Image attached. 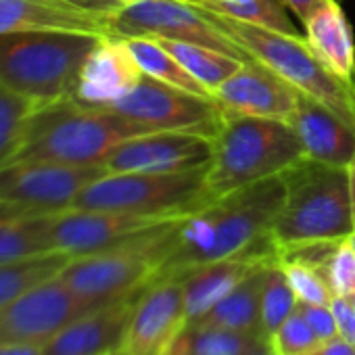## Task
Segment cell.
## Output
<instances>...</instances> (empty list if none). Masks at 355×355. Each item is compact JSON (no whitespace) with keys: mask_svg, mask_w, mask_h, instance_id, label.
I'll list each match as a JSON object with an SVG mask.
<instances>
[{"mask_svg":"<svg viewBox=\"0 0 355 355\" xmlns=\"http://www.w3.org/2000/svg\"><path fill=\"white\" fill-rule=\"evenodd\" d=\"M282 199L284 175H278L182 218L175 226L171 253L155 280L182 278L201 266L236 255H276L270 230Z\"/></svg>","mask_w":355,"mask_h":355,"instance_id":"1","label":"cell"},{"mask_svg":"<svg viewBox=\"0 0 355 355\" xmlns=\"http://www.w3.org/2000/svg\"><path fill=\"white\" fill-rule=\"evenodd\" d=\"M353 230L347 167L303 159L284 173V199L270 230L278 259L305 247L343 243Z\"/></svg>","mask_w":355,"mask_h":355,"instance_id":"2","label":"cell"},{"mask_svg":"<svg viewBox=\"0 0 355 355\" xmlns=\"http://www.w3.org/2000/svg\"><path fill=\"white\" fill-rule=\"evenodd\" d=\"M305 159L288 121L224 115L214 136V157L205 169L207 203L284 175Z\"/></svg>","mask_w":355,"mask_h":355,"instance_id":"3","label":"cell"},{"mask_svg":"<svg viewBox=\"0 0 355 355\" xmlns=\"http://www.w3.org/2000/svg\"><path fill=\"white\" fill-rule=\"evenodd\" d=\"M150 132L159 130L113 109L86 107L73 98L61 101L36 109L13 161L103 165L117 144Z\"/></svg>","mask_w":355,"mask_h":355,"instance_id":"4","label":"cell"},{"mask_svg":"<svg viewBox=\"0 0 355 355\" xmlns=\"http://www.w3.org/2000/svg\"><path fill=\"white\" fill-rule=\"evenodd\" d=\"M105 36L28 32L0 36V82L36 105L71 101L88 55Z\"/></svg>","mask_w":355,"mask_h":355,"instance_id":"5","label":"cell"},{"mask_svg":"<svg viewBox=\"0 0 355 355\" xmlns=\"http://www.w3.org/2000/svg\"><path fill=\"white\" fill-rule=\"evenodd\" d=\"M207 15L253 61L284 78L301 94L318 101L355 130V82H345L328 71L313 55L305 38L280 34L224 15Z\"/></svg>","mask_w":355,"mask_h":355,"instance_id":"6","label":"cell"},{"mask_svg":"<svg viewBox=\"0 0 355 355\" xmlns=\"http://www.w3.org/2000/svg\"><path fill=\"white\" fill-rule=\"evenodd\" d=\"M180 220L146 230L107 251L71 257L59 278L76 295L98 305L138 295L157 278L169 257Z\"/></svg>","mask_w":355,"mask_h":355,"instance_id":"7","label":"cell"},{"mask_svg":"<svg viewBox=\"0 0 355 355\" xmlns=\"http://www.w3.org/2000/svg\"><path fill=\"white\" fill-rule=\"evenodd\" d=\"M205 169L180 173H105L73 201L76 209L119 211L155 218H184L209 205L203 195Z\"/></svg>","mask_w":355,"mask_h":355,"instance_id":"8","label":"cell"},{"mask_svg":"<svg viewBox=\"0 0 355 355\" xmlns=\"http://www.w3.org/2000/svg\"><path fill=\"white\" fill-rule=\"evenodd\" d=\"M109 38H155L207 46L245 63L253 61L211 17L189 0H130L107 19Z\"/></svg>","mask_w":355,"mask_h":355,"instance_id":"9","label":"cell"},{"mask_svg":"<svg viewBox=\"0 0 355 355\" xmlns=\"http://www.w3.org/2000/svg\"><path fill=\"white\" fill-rule=\"evenodd\" d=\"M105 173L103 165L13 161L0 167V207L53 216L71 209L76 197Z\"/></svg>","mask_w":355,"mask_h":355,"instance_id":"10","label":"cell"},{"mask_svg":"<svg viewBox=\"0 0 355 355\" xmlns=\"http://www.w3.org/2000/svg\"><path fill=\"white\" fill-rule=\"evenodd\" d=\"M113 111L159 132H187L207 138H214L224 121V113L211 96L167 86L144 73Z\"/></svg>","mask_w":355,"mask_h":355,"instance_id":"11","label":"cell"},{"mask_svg":"<svg viewBox=\"0 0 355 355\" xmlns=\"http://www.w3.org/2000/svg\"><path fill=\"white\" fill-rule=\"evenodd\" d=\"M98 307L55 276L0 309V343L44 347L69 322Z\"/></svg>","mask_w":355,"mask_h":355,"instance_id":"12","label":"cell"},{"mask_svg":"<svg viewBox=\"0 0 355 355\" xmlns=\"http://www.w3.org/2000/svg\"><path fill=\"white\" fill-rule=\"evenodd\" d=\"M187 218V216H184ZM180 218H155L119 211L96 209H65L53 214L51 236L53 247L69 257H82L117 247L138 234Z\"/></svg>","mask_w":355,"mask_h":355,"instance_id":"13","label":"cell"},{"mask_svg":"<svg viewBox=\"0 0 355 355\" xmlns=\"http://www.w3.org/2000/svg\"><path fill=\"white\" fill-rule=\"evenodd\" d=\"M214 157V138L187 132H150L117 144L103 167L107 173H180L207 167Z\"/></svg>","mask_w":355,"mask_h":355,"instance_id":"14","label":"cell"},{"mask_svg":"<svg viewBox=\"0 0 355 355\" xmlns=\"http://www.w3.org/2000/svg\"><path fill=\"white\" fill-rule=\"evenodd\" d=\"M184 328L187 309L182 280H153L136 299L123 349L128 355H165Z\"/></svg>","mask_w":355,"mask_h":355,"instance_id":"15","label":"cell"},{"mask_svg":"<svg viewBox=\"0 0 355 355\" xmlns=\"http://www.w3.org/2000/svg\"><path fill=\"white\" fill-rule=\"evenodd\" d=\"M214 101L224 115L288 121L299 90L266 65L249 61L214 92Z\"/></svg>","mask_w":355,"mask_h":355,"instance_id":"16","label":"cell"},{"mask_svg":"<svg viewBox=\"0 0 355 355\" xmlns=\"http://www.w3.org/2000/svg\"><path fill=\"white\" fill-rule=\"evenodd\" d=\"M142 71L119 38H101L88 55L73 101L86 107L113 109L140 82Z\"/></svg>","mask_w":355,"mask_h":355,"instance_id":"17","label":"cell"},{"mask_svg":"<svg viewBox=\"0 0 355 355\" xmlns=\"http://www.w3.org/2000/svg\"><path fill=\"white\" fill-rule=\"evenodd\" d=\"M138 295L113 301L69 322L42 347L44 355H109L121 349Z\"/></svg>","mask_w":355,"mask_h":355,"instance_id":"18","label":"cell"},{"mask_svg":"<svg viewBox=\"0 0 355 355\" xmlns=\"http://www.w3.org/2000/svg\"><path fill=\"white\" fill-rule=\"evenodd\" d=\"M288 123L303 146L305 159L334 167H349L355 155V130L330 109L299 92L297 109Z\"/></svg>","mask_w":355,"mask_h":355,"instance_id":"19","label":"cell"},{"mask_svg":"<svg viewBox=\"0 0 355 355\" xmlns=\"http://www.w3.org/2000/svg\"><path fill=\"white\" fill-rule=\"evenodd\" d=\"M107 19L61 0H0V36L28 32H80L109 38Z\"/></svg>","mask_w":355,"mask_h":355,"instance_id":"20","label":"cell"},{"mask_svg":"<svg viewBox=\"0 0 355 355\" xmlns=\"http://www.w3.org/2000/svg\"><path fill=\"white\" fill-rule=\"evenodd\" d=\"M274 261H278V257L270 253H247V255H236V257L201 266L189 272L187 276H182L180 280L184 286L187 326L201 320L214 305H218L228 293H232L251 272Z\"/></svg>","mask_w":355,"mask_h":355,"instance_id":"21","label":"cell"},{"mask_svg":"<svg viewBox=\"0 0 355 355\" xmlns=\"http://www.w3.org/2000/svg\"><path fill=\"white\" fill-rule=\"evenodd\" d=\"M305 42L320 63L345 82H355V40L336 0H318L303 19Z\"/></svg>","mask_w":355,"mask_h":355,"instance_id":"22","label":"cell"},{"mask_svg":"<svg viewBox=\"0 0 355 355\" xmlns=\"http://www.w3.org/2000/svg\"><path fill=\"white\" fill-rule=\"evenodd\" d=\"M272 263H266L251 272L232 293H228L218 305H214L201 320L189 326L224 328L261 338V291L266 272Z\"/></svg>","mask_w":355,"mask_h":355,"instance_id":"23","label":"cell"},{"mask_svg":"<svg viewBox=\"0 0 355 355\" xmlns=\"http://www.w3.org/2000/svg\"><path fill=\"white\" fill-rule=\"evenodd\" d=\"M51 220L46 214H24L0 207V266L46 253H59L53 247Z\"/></svg>","mask_w":355,"mask_h":355,"instance_id":"24","label":"cell"},{"mask_svg":"<svg viewBox=\"0 0 355 355\" xmlns=\"http://www.w3.org/2000/svg\"><path fill=\"white\" fill-rule=\"evenodd\" d=\"M157 42L165 51H169L178 59V63H180L203 88H207L211 96L230 76H234L245 65L243 59L207 49V46L178 42V40H157Z\"/></svg>","mask_w":355,"mask_h":355,"instance_id":"25","label":"cell"},{"mask_svg":"<svg viewBox=\"0 0 355 355\" xmlns=\"http://www.w3.org/2000/svg\"><path fill=\"white\" fill-rule=\"evenodd\" d=\"M132 59L140 67V71L157 82H163L167 86L182 88L187 92L199 94V96H211L207 88H203L180 63L178 59L165 51L157 40L153 38H128L123 40ZM214 98V96H211Z\"/></svg>","mask_w":355,"mask_h":355,"instance_id":"26","label":"cell"},{"mask_svg":"<svg viewBox=\"0 0 355 355\" xmlns=\"http://www.w3.org/2000/svg\"><path fill=\"white\" fill-rule=\"evenodd\" d=\"M259 340L255 334L187 326L169 345L165 355H247Z\"/></svg>","mask_w":355,"mask_h":355,"instance_id":"27","label":"cell"},{"mask_svg":"<svg viewBox=\"0 0 355 355\" xmlns=\"http://www.w3.org/2000/svg\"><path fill=\"white\" fill-rule=\"evenodd\" d=\"M71 257L65 253H46L0 266V309L13 303L34 286L55 278Z\"/></svg>","mask_w":355,"mask_h":355,"instance_id":"28","label":"cell"},{"mask_svg":"<svg viewBox=\"0 0 355 355\" xmlns=\"http://www.w3.org/2000/svg\"><path fill=\"white\" fill-rule=\"evenodd\" d=\"M189 3L214 15H224L280 34L299 36L295 26L286 17L282 0H189Z\"/></svg>","mask_w":355,"mask_h":355,"instance_id":"29","label":"cell"},{"mask_svg":"<svg viewBox=\"0 0 355 355\" xmlns=\"http://www.w3.org/2000/svg\"><path fill=\"white\" fill-rule=\"evenodd\" d=\"M40 105L0 82V167L9 165L21 148L32 115Z\"/></svg>","mask_w":355,"mask_h":355,"instance_id":"30","label":"cell"},{"mask_svg":"<svg viewBox=\"0 0 355 355\" xmlns=\"http://www.w3.org/2000/svg\"><path fill=\"white\" fill-rule=\"evenodd\" d=\"M297 295L293 293L280 263L274 261L266 272L261 291V338L270 340V336L297 309Z\"/></svg>","mask_w":355,"mask_h":355,"instance_id":"31","label":"cell"},{"mask_svg":"<svg viewBox=\"0 0 355 355\" xmlns=\"http://www.w3.org/2000/svg\"><path fill=\"white\" fill-rule=\"evenodd\" d=\"M268 345L276 355H311L322 343L297 305V309L270 336Z\"/></svg>","mask_w":355,"mask_h":355,"instance_id":"32","label":"cell"},{"mask_svg":"<svg viewBox=\"0 0 355 355\" xmlns=\"http://www.w3.org/2000/svg\"><path fill=\"white\" fill-rule=\"evenodd\" d=\"M315 270L326 280L332 297H351L355 293V251L347 241L334 245Z\"/></svg>","mask_w":355,"mask_h":355,"instance_id":"33","label":"cell"},{"mask_svg":"<svg viewBox=\"0 0 355 355\" xmlns=\"http://www.w3.org/2000/svg\"><path fill=\"white\" fill-rule=\"evenodd\" d=\"M293 293L297 295L299 303H313V305H328L332 299V293L326 284V280L322 278V274L299 261V259H278Z\"/></svg>","mask_w":355,"mask_h":355,"instance_id":"34","label":"cell"},{"mask_svg":"<svg viewBox=\"0 0 355 355\" xmlns=\"http://www.w3.org/2000/svg\"><path fill=\"white\" fill-rule=\"evenodd\" d=\"M299 311L303 313V318L307 320V324L311 326V330L315 332V336L320 338V343H326V340L338 336L336 322H334V315H332V311H330L328 305L299 303Z\"/></svg>","mask_w":355,"mask_h":355,"instance_id":"35","label":"cell"},{"mask_svg":"<svg viewBox=\"0 0 355 355\" xmlns=\"http://www.w3.org/2000/svg\"><path fill=\"white\" fill-rule=\"evenodd\" d=\"M334 322H336V332L343 340L355 347V309L349 301V297H332L328 303Z\"/></svg>","mask_w":355,"mask_h":355,"instance_id":"36","label":"cell"},{"mask_svg":"<svg viewBox=\"0 0 355 355\" xmlns=\"http://www.w3.org/2000/svg\"><path fill=\"white\" fill-rule=\"evenodd\" d=\"M61 3L76 7L80 11L92 13V15H101V17H111L115 11H119L125 0H61Z\"/></svg>","mask_w":355,"mask_h":355,"instance_id":"37","label":"cell"},{"mask_svg":"<svg viewBox=\"0 0 355 355\" xmlns=\"http://www.w3.org/2000/svg\"><path fill=\"white\" fill-rule=\"evenodd\" d=\"M311 355H355V347L343 340L340 336H334L326 343H322Z\"/></svg>","mask_w":355,"mask_h":355,"instance_id":"38","label":"cell"},{"mask_svg":"<svg viewBox=\"0 0 355 355\" xmlns=\"http://www.w3.org/2000/svg\"><path fill=\"white\" fill-rule=\"evenodd\" d=\"M0 355H44L40 345L26 343H0Z\"/></svg>","mask_w":355,"mask_h":355,"instance_id":"39","label":"cell"},{"mask_svg":"<svg viewBox=\"0 0 355 355\" xmlns=\"http://www.w3.org/2000/svg\"><path fill=\"white\" fill-rule=\"evenodd\" d=\"M282 3H284L286 9H291L303 21L307 17V13L315 7L318 0H282ZM336 3H343V0H336Z\"/></svg>","mask_w":355,"mask_h":355,"instance_id":"40","label":"cell"},{"mask_svg":"<svg viewBox=\"0 0 355 355\" xmlns=\"http://www.w3.org/2000/svg\"><path fill=\"white\" fill-rule=\"evenodd\" d=\"M347 175H349V195H351V214H353V226H355V155L347 167Z\"/></svg>","mask_w":355,"mask_h":355,"instance_id":"41","label":"cell"},{"mask_svg":"<svg viewBox=\"0 0 355 355\" xmlns=\"http://www.w3.org/2000/svg\"><path fill=\"white\" fill-rule=\"evenodd\" d=\"M247 355H276V353L272 351V347L268 345V340H259Z\"/></svg>","mask_w":355,"mask_h":355,"instance_id":"42","label":"cell"},{"mask_svg":"<svg viewBox=\"0 0 355 355\" xmlns=\"http://www.w3.org/2000/svg\"><path fill=\"white\" fill-rule=\"evenodd\" d=\"M347 243H349V245H351V249L355 251V230L347 236Z\"/></svg>","mask_w":355,"mask_h":355,"instance_id":"43","label":"cell"},{"mask_svg":"<svg viewBox=\"0 0 355 355\" xmlns=\"http://www.w3.org/2000/svg\"><path fill=\"white\" fill-rule=\"evenodd\" d=\"M109 355H128V351L121 347V349H117V351H113V353H109Z\"/></svg>","mask_w":355,"mask_h":355,"instance_id":"44","label":"cell"},{"mask_svg":"<svg viewBox=\"0 0 355 355\" xmlns=\"http://www.w3.org/2000/svg\"><path fill=\"white\" fill-rule=\"evenodd\" d=\"M349 301H351V305H353V309H355V293H353V295L349 297Z\"/></svg>","mask_w":355,"mask_h":355,"instance_id":"45","label":"cell"},{"mask_svg":"<svg viewBox=\"0 0 355 355\" xmlns=\"http://www.w3.org/2000/svg\"><path fill=\"white\" fill-rule=\"evenodd\" d=\"M125 3H130V0H125Z\"/></svg>","mask_w":355,"mask_h":355,"instance_id":"46","label":"cell"}]
</instances>
